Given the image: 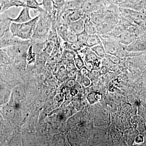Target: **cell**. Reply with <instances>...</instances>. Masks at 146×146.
<instances>
[{
    "instance_id": "36",
    "label": "cell",
    "mask_w": 146,
    "mask_h": 146,
    "mask_svg": "<svg viewBox=\"0 0 146 146\" xmlns=\"http://www.w3.org/2000/svg\"><path fill=\"white\" fill-rule=\"evenodd\" d=\"M108 69L107 67L104 66V65H102L100 69L98 71L100 74L104 75L105 74L108 72Z\"/></svg>"
},
{
    "instance_id": "32",
    "label": "cell",
    "mask_w": 146,
    "mask_h": 146,
    "mask_svg": "<svg viewBox=\"0 0 146 146\" xmlns=\"http://www.w3.org/2000/svg\"><path fill=\"white\" fill-rule=\"evenodd\" d=\"M77 69L73 70L70 71V72H67V76L68 78H74L76 77L78 72V70Z\"/></svg>"
},
{
    "instance_id": "16",
    "label": "cell",
    "mask_w": 146,
    "mask_h": 146,
    "mask_svg": "<svg viewBox=\"0 0 146 146\" xmlns=\"http://www.w3.org/2000/svg\"><path fill=\"white\" fill-rule=\"evenodd\" d=\"M102 94L98 92H92L87 96V100L90 104H94L102 99Z\"/></svg>"
},
{
    "instance_id": "23",
    "label": "cell",
    "mask_w": 146,
    "mask_h": 146,
    "mask_svg": "<svg viewBox=\"0 0 146 146\" xmlns=\"http://www.w3.org/2000/svg\"><path fill=\"white\" fill-rule=\"evenodd\" d=\"M76 41H77L76 34L73 32L71 31L69 29L67 34L65 35L64 42L71 43L76 42Z\"/></svg>"
},
{
    "instance_id": "40",
    "label": "cell",
    "mask_w": 146,
    "mask_h": 146,
    "mask_svg": "<svg viewBox=\"0 0 146 146\" xmlns=\"http://www.w3.org/2000/svg\"><path fill=\"white\" fill-rule=\"evenodd\" d=\"M113 3L116 4L117 5V0H110Z\"/></svg>"
},
{
    "instance_id": "37",
    "label": "cell",
    "mask_w": 146,
    "mask_h": 146,
    "mask_svg": "<svg viewBox=\"0 0 146 146\" xmlns=\"http://www.w3.org/2000/svg\"><path fill=\"white\" fill-rule=\"evenodd\" d=\"M78 92V90L76 88L73 87V88H71L70 94V95L72 96H74L77 95Z\"/></svg>"
},
{
    "instance_id": "21",
    "label": "cell",
    "mask_w": 146,
    "mask_h": 146,
    "mask_svg": "<svg viewBox=\"0 0 146 146\" xmlns=\"http://www.w3.org/2000/svg\"><path fill=\"white\" fill-rule=\"evenodd\" d=\"M53 0H42L41 4L43 8L49 14L53 8Z\"/></svg>"
},
{
    "instance_id": "9",
    "label": "cell",
    "mask_w": 146,
    "mask_h": 146,
    "mask_svg": "<svg viewBox=\"0 0 146 146\" xmlns=\"http://www.w3.org/2000/svg\"><path fill=\"white\" fill-rule=\"evenodd\" d=\"M69 29L76 34L84 31V21L83 18L74 21H72L69 24Z\"/></svg>"
},
{
    "instance_id": "28",
    "label": "cell",
    "mask_w": 146,
    "mask_h": 146,
    "mask_svg": "<svg viewBox=\"0 0 146 146\" xmlns=\"http://www.w3.org/2000/svg\"><path fill=\"white\" fill-rule=\"evenodd\" d=\"M92 52V50L91 48L90 47L88 46H84L78 52L82 58L84 59V57L86 56V55L89 54L90 52Z\"/></svg>"
},
{
    "instance_id": "8",
    "label": "cell",
    "mask_w": 146,
    "mask_h": 146,
    "mask_svg": "<svg viewBox=\"0 0 146 146\" xmlns=\"http://www.w3.org/2000/svg\"><path fill=\"white\" fill-rule=\"evenodd\" d=\"M134 36L131 31L128 29L116 38V39L120 44L127 46L133 42Z\"/></svg>"
},
{
    "instance_id": "20",
    "label": "cell",
    "mask_w": 146,
    "mask_h": 146,
    "mask_svg": "<svg viewBox=\"0 0 146 146\" xmlns=\"http://www.w3.org/2000/svg\"><path fill=\"white\" fill-rule=\"evenodd\" d=\"M76 35L78 42L83 46H86V40L89 36V34L85 31H84L80 33L76 34Z\"/></svg>"
},
{
    "instance_id": "13",
    "label": "cell",
    "mask_w": 146,
    "mask_h": 146,
    "mask_svg": "<svg viewBox=\"0 0 146 146\" xmlns=\"http://www.w3.org/2000/svg\"><path fill=\"white\" fill-rule=\"evenodd\" d=\"M90 19L93 23L97 25L104 21L106 20V18L102 11H97L91 13Z\"/></svg>"
},
{
    "instance_id": "26",
    "label": "cell",
    "mask_w": 146,
    "mask_h": 146,
    "mask_svg": "<svg viewBox=\"0 0 146 146\" xmlns=\"http://www.w3.org/2000/svg\"><path fill=\"white\" fill-rule=\"evenodd\" d=\"M77 75L79 77L81 84L85 87H87L91 84V80L87 76H85L81 75L78 71Z\"/></svg>"
},
{
    "instance_id": "29",
    "label": "cell",
    "mask_w": 146,
    "mask_h": 146,
    "mask_svg": "<svg viewBox=\"0 0 146 146\" xmlns=\"http://www.w3.org/2000/svg\"><path fill=\"white\" fill-rule=\"evenodd\" d=\"M113 64H117L119 63L120 60L119 57L115 55L108 54H106L105 57Z\"/></svg>"
},
{
    "instance_id": "24",
    "label": "cell",
    "mask_w": 146,
    "mask_h": 146,
    "mask_svg": "<svg viewBox=\"0 0 146 146\" xmlns=\"http://www.w3.org/2000/svg\"><path fill=\"white\" fill-rule=\"evenodd\" d=\"M73 60L74 62L76 68L78 70H80L81 68L85 66L84 60L78 53L76 54Z\"/></svg>"
},
{
    "instance_id": "39",
    "label": "cell",
    "mask_w": 146,
    "mask_h": 146,
    "mask_svg": "<svg viewBox=\"0 0 146 146\" xmlns=\"http://www.w3.org/2000/svg\"><path fill=\"white\" fill-rule=\"evenodd\" d=\"M3 13V6L0 3V15H1Z\"/></svg>"
},
{
    "instance_id": "19",
    "label": "cell",
    "mask_w": 146,
    "mask_h": 146,
    "mask_svg": "<svg viewBox=\"0 0 146 146\" xmlns=\"http://www.w3.org/2000/svg\"><path fill=\"white\" fill-rule=\"evenodd\" d=\"M77 53L70 50L63 49L61 54V58L65 60H73Z\"/></svg>"
},
{
    "instance_id": "14",
    "label": "cell",
    "mask_w": 146,
    "mask_h": 146,
    "mask_svg": "<svg viewBox=\"0 0 146 146\" xmlns=\"http://www.w3.org/2000/svg\"><path fill=\"white\" fill-rule=\"evenodd\" d=\"M62 47L63 49L70 50L76 53L78 52L84 47L78 41L71 43L63 42L62 43Z\"/></svg>"
},
{
    "instance_id": "41",
    "label": "cell",
    "mask_w": 146,
    "mask_h": 146,
    "mask_svg": "<svg viewBox=\"0 0 146 146\" xmlns=\"http://www.w3.org/2000/svg\"><path fill=\"white\" fill-rule=\"evenodd\" d=\"M1 21H2L1 18H0V22H1Z\"/></svg>"
},
{
    "instance_id": "22",
    "label": "cell",
    "mask_w": 146,
    "mask_h": 146,
    "mask_svg": "<svg viewBox=\"0 0 146 146\" xmlns=\"http://www.w3.org/2000/svg\"><path fill=\"white\" fill-rule=\"evenodd\" d=\"M11 59L6 52L3 49L0 50V63L8 65L11 62Z\"/></svg>"
},
{
    "instance_id": "15",
    "label": "cell",
    "mask_w": 146,
    "mask_h": 146,
    "mask_svg": "<svg viewBox=\"0 0 146 146\" xmlns=\"http://www.w3.org/2000/svg\"><path fill=\"white\" fill-rule=\"evenodd\" d=\"M83 1L84 0H68L62 10L81 8Z\"/></svg>"
},
{
    "instance_id": "6",
    "label": "cell",
    "mask_w": 146,
    "mask_h": 146,
    "mask_svg": "<svg viewBox=\"0 0 146 146\" xmlns=\"http://www.w3.org/2000/svg\"><path fill=\"white\" fill-rule=\"evenodd\" d=\"M118 21L115 20L106 19L103 22L97 25L98 34L102 35L110 31L114 26L117 24Z\"/></svg>"
},
{
    "instance_id": "4",
    "label": "cell",
    "mask_w": 146,
    "mask_h": 146,
    "mask_svg": "<svg viewBox=\"0 0 146 146\" xmlns=\"http://www.w3.org/2000/svg\"><path fill=\"white\" fill-rule=\"evenodd\" d=\"M100 36L106 54L116 55L123 44H120L116 39L104 38L100 35Z\"/></svg>"
},
{
    "instance_id": "38",
    "label": "cell",
    "mask_w": 146,
    "mask_h": 146,
    "mask_svg": "<svg viewBox=\"0 0 146 146\" xmlns=\"http://www.w3.org/2000/svg\"><path fill=\"white\" fill-rule=\"evenodd\" d=\"M144 141V137L142 135H139V136H137L135 138V142H136L137 143H143Z\"/></svg>"
},
{
    "instance_id": "31",
    "label": "cell",
    "mask_w": 146,
    "mask_h": 146,
    "mask_svg": "<svg viewBox=\"0 0 146 146\" xmlns=\"http://www.w3.org/2000/svg\"><path fill=\"white\" fill-rule=\"evenodd\" d=\"M98 57H98V56L94 52L92 51V52L88 55H86V56L84 57L83 59L84 60V62H86V61H92Z\"/></svg>"
},
{
    "instance_id": "2",
    "label": "cell",
    "mask_w": 146,
    "mask_h": 146,
    "mask_svg": "<svg viewBox=\"0 0 146 146\" xmlns=\"http://www.w3.org/2000/svg\"><path fill=\"white\" fill-rule=\"evenodd\" d=\"M39 17L38 15L28 22L22 23L11 22L10 31L13 36L24 40H31Z\"/></svg>"
},
{
    "instance_id": "3",
    "label": "cell",
    "mask_w": 146,
    "mask_h": 146,
    "mask_svg": "<svg viewBox=\"0 0 146 146\" xmlns=\"http://www.w3.org/2000/svg\"><path fill=\"white\" fill-rule=\"evenodd\" d=\"M31 43L30 40H25L23 43L3 49L8 55L11 60H19L26 57Z\"/></svg>"
},
{
    "instance_id": "18",
    "label": "cell",
    "mask_w": 146,
    "mask_h": 146,
    "mask_svg": "<svg viewBox=\"0 0 146 146\" xmlns=\"http://www.w3.org/2000/svg\"><path fill=\"white\" fill-rule=\"evenodd\" d=\"M1 112L4 117L7 119H10L13 116L14 108L11 106H5L2 108Z\"/></svg>"
},
{
    "instance_id": "1",
    "label": "cell",
    "mask_w": 146,
    "mask_h": 146,
    "mask_svg": "<svg viewBox=\"0 0 146 146\" xmlns=\"http://www.w3.org/2000/svg\"><path fill=\"white\" fill-rule=\"evenodd\" d=\"M34 33L30 41L31 42H46L51 30L52 21L48 13L43 9L38 14Z\"/></svg>"
},
{
    "instance_id": "34",
    "label": "cell",
    "mask_w": 146,
    "mask_h": 146,
    "mask_svg": "<svg viewBox=\"0 0 146 146\" xmlns=\"http://www.w3.org/2000/svg\"><path fill=\"white\" fill-rule=\"evenodd\" d=\"M75 79L74 78H69L66 82L67 86L69 88H73L75 86L76 84Z\"/></svg>"
},
{
    "instance_id": "35",
    "label": "cell",
    "mask_w": 146,
    "mask_h": 146,
    "mask_svg": "<svg viewBox=\"0 0 146 146\" xmlns=\"http://www.w3.org/2000/svg\"><path fill=\"white\" fill-rule=\"evenodd\" d=\"M84 64H85V66H86V68L89 70H94V66L93 65V63H92V61H86V62H84Z\"/></svg>"
},
{
    "instance_id": "11",
    "label": "cell",
    "mask_w": 146,
    "mask_h": 146,
    "mask_svg": "<svg viewBox=\"0 0 146 146\" xmlns=\"http://www.w3.org/2000/svg\"><path fill=\"white\" fill-rule=\"evenodd\" d=\"M101 44H102V43L99 35L98 33L89 35L86 40V46L91 48L97 45Z\"/></svg>"
},
{
    "instance_id": "33",
    "label": "cell",
    "mask_w": 146,
    "mask_h": 146,
    "mask_svg": "<svg viewBox=\"0 0 146 146\" xmlns=\"http://www.w3.org/2000/svg\"><path fill=\"white\" fill-rule=\"evenodd\" d=\"M90 71L89 70H88V69L86 68L85 66H84V67L81 68L80 70H78L79 72L82 75L85 76H88Z\"/></svg>"
},
{
    "instance_id": "17",
    "label": "cell",
    "mask_w": 146,
    "mask_h": 146,
    "mask_svg": "<svg viewBox=\"0 0 146 146\" xmlns=\"http://www.w3.org/2000/svg\"><path fill=\"white\" fill-rule=\"evenodd\" d=\"M92 51L94 52L98 57L102 58H104L106 53L102 44L98 45L91 48Z\"/></svg>"
},
{
    "instance_id": "25",
    "label": "cell",
    "mask_w": 146,
    "mask_h": 146,
    "mask_svg": "<svg viewBox=\"0 0 146 146\" xmlns=\"http://www.w3.org/2000/svg\"><path fill=\"white\" fill-rule=\"evenodd\" d=\"M67 0H53V7L60 11L63 9Z\"/></svg>"
},
{
    "instance_id": "12",
    "label": "cell",
    "mask_w": 146,
    "mask_h": 146,
    "mask_svg": "<svg viewBox=\"0 0 146 146\" xmlns=\"http://www.w3.org/2000/svg\"><path fill=\"white\" fill-rule=\"evenodd\" d=\"M68 10V17L71 22L79 20L83 18L84 16V13L81 8L69 9Z\"/></svg>"
},
{
    "instance_id": "10",
    "label": "cell",
    "mask_w": 146,
    "mask_h": 146,
    "mask_svg": "<svg viewBox=\"0 0 146 146\" xmlns=\"http://www.w3.org/2000/svg\"><path fill=\"white\" fill-rule=\"evenodd\" d=\"M3 14V13H2ZM3 15L2 17V21L0 22V38H1L7 31L10 29L11 21L9 19L10 16Z\"/></svg>"
},
{
    "instance_id": "30",
    "label": "cell",
    "mask_w": 146,
    "mask_h": 146,
    "mask_svg": "<svg viewBox=\"0 0 146 146\" xmlns=\"http://www.w3.org/2000/svg\"><path fill=\"white\" fill-rule=\"evenodd\" d=\"M102 58L98 57L92 61L94 66V70L99 71L102 66Z\"/></svg>"
},
{
    "instance_id": "7",
    "label": "cell",
    "mask_w": 146,
    "mask_h": 146,
    "mask_svg": "<svg viewBox=\"0 0 146 146\" xmlns=\"http://www.w3.org/2000/svg\"><path fill=\"white\" fill-rule=\"evenodd\" d=\"M30 9L29 7H23L16 18H13L10 17L9 19L12 22L18 23L28 22L32 19L30 15Z\"/></svg>"
},
{
    "instance_id": "5",
    "label": "cell",
    "mask_w": 146,
    "mask_h": 146,
    "mask_svg": "<svg viewBox=\"0 0 146 146\" xmlns=\"http://www.w3.org/2000/svg\"><path fill=\"white\" fill-rule=\"evenodd\" d=\"M25 40L13 36L10 29L0 38V50L23 43Z\"/></svg>"
},
{
    "instance_id": "27",
    "label": "cell",
    "mask_w": 146,
    "mask_h": 146,
    "mask_svg": "<svg viewBox=\"0 0 146 146\" xmlns=\"http://www.w3.org/2000/svg\"><path fill=\"white\" fill-rule=\"evenodd\" d=\"M54 46V44L53 42L49 41V40H47L46 46H45L44 50L48 54H49L50 55V54L52 52Z\"/></svg>"
}]
</instances>
